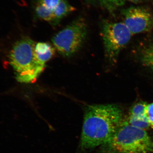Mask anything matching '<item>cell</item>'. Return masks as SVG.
I'll list each match as a JSON object with an SVG mask.
<instances>
[{"label":"cell","mask_w":153,"mask_h":153,"mask_svg":"<svg viewBox=\"0 0 153 153\" xmlns=\"http://www.w3.org/2000/svg\"><path fill=\"white\" fill-rule=\"evenodd\" d=\"M54 52V48L49 43L39 42L35 46L36 58L39 63L44 66L52 58Z\"/></svg>","instance_id":"obj_7"},{"label":"cell","mask_w":153,"mask_h":153,"mask_svg":"<svg viewBox=\"0 0 153 153\" xmlns=\"http://www.w3.org/2000/svg\"><path fill=\"white\" fill-rule=\"evenodd\" d=\"M36 43L28 37L17 41L9 54V61L16 72L19 82H35L43 72L45 66L39 63L35 52Z\"/></svg>","instance_id":"obj_3"},{"label":"cell","mask_w":153,"mask_h":153,"mask_svg":"<svg viewBox=\"0 0 153 153\" xmlns=\"http://www.w3.org/2000/svg\"><path fill=\"white\" fill-rule=\"evenodd\" d=\"M121 108L114 104L88 105L84 113L79 147L87 151L108 141L123 121Z\"/></svg>","instance_id":"obj_1"},{"label":"cell","mask_w":153,"mask_h":153,"mask_svg":"<svg viewBox=\"0 0 153 153\" xmlns=\"http://www.w3.org/2000/svg\"><path fill=\"white\" fill-rule=\"evenodd\" d=\"M147 105L145 102H140L135 104L131 109L129 117L137 120H147L145 115Z\"/></svg>","instance_id":"obj_10"},{"label":"cell","mask_w":153,"mask_h":153,"mask_svg":"<svg viewBox=\"0 0 153 153\" xmlns=\"http://www.w3.org/2000/svg\"><path fill=\"white\" fill-rule=\"evenodd\" d=\"M101 32L107 56L111 61H115L132 34L123 22H105Z\"/></svg>","instance_id":"obj_5"},{"label":"cell","mask_w":153,"mask_h":153,"mask_svg":"<svg viewBox=\"0 0 153 153\" xmlns=\"http://www.w3.org/2000/svg\"><path fill=\"white\" fill-rule=\"evenodd\" d=\"M127 1H129L132 2L137 3L146 1H148V0H127Z\"/></svg>","instance_id":"obj_16"},{"label":"cell","mask_w":153,"mask_h":153,"mask_svg":"<svg viewBox=\"0 0 153 153\" xmlns=\"http://www.w3.org/2000/svg\"><path fill=\"white\" fill-rule=\"evenodd\" d=\"M145 115L150 127L153 128V102L147 105Z\"/></svg>","instance_id":"obj_15"},{"label":"cell","mask_w":153,"mask_h":153,"mask_svg":"<svg viewBox=\"0 0 153 153\" xmlns=\"http://www.w3.org/2000/svg\"><path fill=\"white\" fill-rule=\"evenodd\" d=\"M101 146L99 153H150L153 151V140L145 130L123 121Z\"/></svg>","instance_id":"obj_2"},{"label":"cell","mask_w":153,"mask_h":153,"mask_svg":"<svg viewBox=\"0 0 153 153\" xmlns=\"http://www.w3.org/2000/svg\"><path fill=\"white\" fill-rule=\"evenodd\" d=\"M124 22L132 34L150 32L153 29V14L145 8L132 7L123 10Z\"/></svg>","instance_id":"obj_6"},{"label":"cell","mask_w":153,"mask_h":153,"mask_svg":"<svg viewBox=\"0 0 153 153\" xmlns=\"http://www.w3.org/2000/svg\"><path fill=\"white\" fill-rule=\"evenodd\" d=\"M87 33L85 20L80 17L57 33L52 38V44L60 55L70 57L82 47Z\"/></svg>","instance_id":"obj_4"},{"label":"cell","mask_w":153,"mask_h":153,"mask_svg":"<svg viewBox=\"0 0 153 153\" xmlns=\"http://www.w3.org/2000/svg\"><path fill=\"white\" fill-rule=\"evenodd\" d=\"M140 61L144 66L153 71V44L144 46L140 53Z\"/></svg>","instance_id":"obj_9"},{"label":"cell","mask_w":153,"mask_h":153,"mask_svg":"<svg viewBox=\"0 0 153 153\" xmlns=\"http://www.w3.org/2000/svg\"><path fill=\"white\" fill-rule=\"evenodd\" d=\"M127 122L129 124L132 126H134L138 128L143 129L145 130L150 127V126L147 120H137L129 117Z\"/></svg>","instance_id":"obj_13"},{"label":"cell","mask_w":153,"mask_h":153,"mask_svg":"<svg viewBox=\"0 0 153 153\" xmlns=\"http://www.w3.org/2000/svg\"><path fill=\"white\" fill-rule=\"evenodd\" d=\"M35 13L39 19L52 23L53 19V11L45 7L37 2L35 8Z\"/></svg>","instance_id":"obj_11"},{"label":"cell","mask_w":153,"mask_h":153,"mask_svg":"<svg viewBox=\"0 0 153 153\" xmlns=\"http://www.w3.org/2000/svg\"><path fill=\"white\" fill-rule=\"evenodd\" d=\"M60 1L61 0H38L37 2L47 8L53 11L59 4Z\"/></svg>","instance_id":"obj_14"},{"label":"cell","mask_w":153,"mask_h":153,"mask_svg":"<svg viewBox=\"0 0 153 153\" xmlns=\"http://www.w3.org/2000/svg\"><path fill=\"white\" fill-rule=\"evenodd\" d=\"M75 10V8L71 6L66 0H61L53 11V19L51 25L54 26L58 25L63 18Z\"/></svg>","instance_id":"obj_8"},{"label":"cell","mask_w":153,"mask_h":153,"mask_svg":"<svg viewBox=\"0 0 153 153\" xmlns=\"http://www.w3.org/2000/svg\"><path fill=\"white\" fill-rule=\"evenodd\" d=\"M100 4L109 11L123 5L125 0H98Z\"/></svg>","instance_id":"obj_12"}]
</instances>
